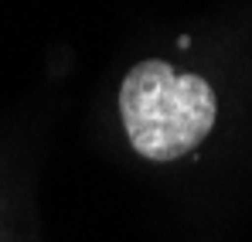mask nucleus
I'll use <instances>...</instances> for the list:
<instances>
[{
	"mask_svg": "<svg viewBox=\"0 0 252 242\" xmlns=\"http://www.w3.org/2000/svg\"><path fill=\"white\" fill-rule=\"evenodd\" d=\"M120 116L133 150L147 161H174L194 150L215 126L218 99L201 75L167 62H140L120 89Z\"/></svg>",
	"mask_w": 252,
	"mask_h": 242,
	"instance_id": "nucleus-1",
	"label": "nucleus"
}]
</instances>
